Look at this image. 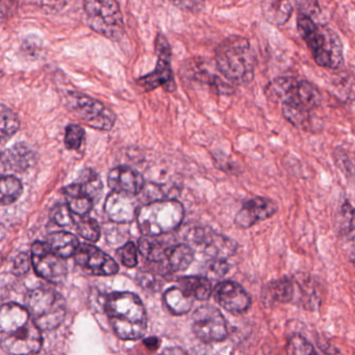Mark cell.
<instances>
[{
  "instance_id": "obj_25",
  "label": "cell",
  "mask_w": 355,
  "mask_h": 355,
  "mask_svg": "<svg viewBox=\"0 0 355 355\" xmlns=\"http://www.w3.org/2000/svg\"><path fill=\"white\" fill-rule=\"evenodd\" d=\"M164 302L170 313L175 315H186L192 309L194 299L187 295L180 286L168 288L164 294Z\"/></svg>"
},
{
  "instance_id": "obj_32",
  "label": "cell",
  "mask_w": 355,
  "mask_h": 355,
  "mask_svg": "<svg viewBox=\"0 0 355 355\" xmlns=\"http://www.w3.org/2000/svg\"><path fill=\"white\" fill-rule=\"evenodd\" d=\"M286 352L294 355L313 354L315 353V348L306 338H303L300 334H295L288 340Z\"/></svg>"
},
{
  "instance_id": "obj_27",
  "label": "cell",
  "mask_w": 355,
  "mask_h": 355,
  "mask_svg": "<svg viewBox=\"0 0 355 355\" xmlns=\"http://www.w3.org/2000/svg\"><path fill=\"white\" fill-rule=\"evenodd\" d=\"M19 128V118L15 112L6 105H0V144L12 138Z\"/></svg>"
},
{
  "instance_id": "obj_10",
  "label": "cell",
  "mask_w": 355,
  "mask_h": 355,
  "mask_svg": "<svg viewBox=\"0 0 355 355\" xmlns=\"http://www.w3.org/2000/svg\"><path fill=\"white\" fill-rule=\"evenodd\" d=\"M155 49L157 55V67L150 73L139 78L137 84L146 92L159 88H163L167 92H175L176 83L171 66V47L163 34L157 35L155 38Z\"/></svg>"
},
{
  "instance_id": "obj_15",
  "label": "cell",
  "mask_w": 355,
  "mask_h": 355,
  "mask_svg": "<svg viewBox=\"0 0 355 355\" xmlns=\"http://www.w3.org/2000/svg\"><path fill=\"white\" fill-rule=\"evenodd\" d=\"M211 295L220 306L234 315L246 313L251 306L250 295L241 284L232 280L218 282Z\"/></svg>"
},
{
  "instance_id": "obj_12",
  "label": "cell",
  "mask_w": 355,
  "mask_h": 355,
  "mask_svg": "<svg viewBox=\"0 0 355 355\" xmlns=\"http://www.w3.org/2000/svg\"><path fill=\"white\" fill-rule=\"evenodd\" d=\"M31 259L37 275L47 282L61 284L67 277L68 268L65 259L55 254L47 243H35Z\"/></svg>"
},
{
  "instance_id": "obj_31",
  "label": "cell",
  "mask_w": 355,
  "mask_h": 355,
  "mask_svg": "<svg viewBox=\"0 0 355 355\" xmlns=\"http://www.w3.org/2000/svg\"><path fill=\"white\" fill-rule=\"evenodd\" d=\"M76 227H78V234L86 240L91 241V242H97L101 238V227H99L98 223L92 218L82 216V218L78 220V224H76Z\"/></svg>"
},
{
  "instance_id": "obj_22",
  "label": "cell",
  "mask_w": 355,
  "mask_h": 355,
  "mask_svg": "<svg viewBox=\"0 0 355 355\" xmlns=\"http://www.w3.org/2000/svg\"><path fill=\"white\" fill-rule=\"evenodd\" d=\"M178 284L194 300H207L213 293V284L205 276H184L178 278Z\"/></svg>"
},
{
  "instance_id": "obj_7",
  "label": "cell",
  "mask_w": 355,
  "mask_h": 355,
  "mask_svg": "<svg viewBox=\"0 0 355 355\" xmlns=\"http://www.w3.org/2000/svg\"><path fill=\"white\" fill-rule=\"evenodd\" d=\"M26 309L41 330H53L65 319V299L51 288H38L26 294Z\"/></svg>"
},
{
  "instance_id": "obj_26",
  "label": "cell",
  "mask_w": 355,
  "mask_h": 355,
  "mask_svg": "<svg viewBox=\"0 0 355 355\" xmlns=\"http://www.w3.org/2000/svg\"><path fill=\"white\" fill-rule=\"evenodd\" d=\"M24 192L21 182L15 176L0 175V205L16 202Z\"/></svg>"
},
{
  "instance_id": "obj_33",
  "label": "cell",
  "mask_w": 355,
  "mask_h": 355,
  "mask_svg": "<svg viewBox=\"0 0 355 355\" xmlns=\"http://www.w3.org/2000/svg\"><path fill=\"white\" fill-rule=\"evenodd\" d=\"M85 138V130L78 124H70L66 128L65 145L70 150H76L82 146Z\"/></svg>"
},
{
  "instance_id": "obj_28",
  "label": "cell",
  "mask_w": 355,
  "mask_h": 355,
  "mask_svg": "<svg viewBox=\"0 0 355 355\" xmlns=\"http://www.w3.org/2000/svg\"><path fill=\"white\" fill-rule=\"evenodd\" d=\"M167 247L163 243L155 240L153 236H144L139 241V251L141 254L153 263H163L165 259V250Z\"/></svg>"
},
{
  "instance_id": "obj_23",
  "label": "cell",
  "mask_w": 355,
  "mask_h": 355,
  "mask_svg": "<svg viewBox=\"0 0 355 355\" xmlns=\"http://www.w3.org/2000/svg\"><path fill=\"white\" fill-rule=\"evenodd\" d=\"M46 243L55 254L63 259L73 257L80 246L78 239L66 232H53L49 234Z\"/></svg>"
},
{
  "instance_id": "obj_9",
  "label": "cell",
  "mask_w": 355,
  "mask_h": 355,
  "mask_svg": "<svg viewBox=\"0 0 355 355\" xmlns=\"http://www.w3.org/2000/svg\"><path fill=\"white\" fill-rule=\"evenodd\" d=\"M67 107L78 119L98 130H111L115 125L116 115L103 103L78 92H70Z\"/></svg>"
},
{
  "instance_id": "obj_14",
  "label": "cell",
  "mask_w": 355,
  "mask_h": 355,
  "mask_svg": "<svg viewBox=\"0 0 355 355\" xmlns=\"http://www.w3.org/2000/svg\"><path fill=\"white\" fill-rule=\"evenodd\" d=\"M74 259L78 265L93 275L111 276L119 271V266L113 257L91 244H80Z\"/></svg>"
},
{
  "instance_id": "obj_2",
  "label": "cell",
  "mask_w": 355,
  "mask_h": 355,
  "mask_svg": "<svg viewBox=\"0 0 355 355\" xmlns=\"http://www.w3.org/2000/svg\"><path fill=\"white\" fill-rule=\"evenodd\" d=\"M41 329L26 306L7 303L0 306V347L10 354H35L42 348Z\"/></svg>"
},
{
  "instance_id": "obj_35",
  "label": "cell",
  "mask_w": 355,
  "mask_h": 355,
  "mask_svg": "<svg viewBox=\"0 0 355 355\" xmlns=\"http://www.w3.org/2000/svg\"><path fill=\"white\" fill-rule=\"evenodd\" d=\"M51 218L55 224L63 227L73 223V213L70 211L68 205H59L53 207L51 211Z\"/></svg>"
},
{
  "instance_id": "obj_4",
  "label": "cell",
  "mask_w": 355,
  "mask_h": 355,
  "mask_svg": "<svg viewBox=\"0 0 355 355\" xmlns=\"http://www.w3.org/2000/svg\"><path fill=\"white\" fill-rule=\"evenodd\" d=\"M297 28L317 65L327 69H338L344 65L342 40L334 30L315 24L304 14H299Z\"/></svg>"
},
{
  "instance_id": "obj_6",
  "label": "cell",
  "mask_w": 355,
  "mask_h": 355,
  "mask_svg": "<svg viewBox=\"0 0 355 355\" xmlns=\"http://www.w3.org/2000/svg\"><path fill=\"white\" fill-rule=\"evenodd\" d=\"M136 218L144 236H159L180 227L184 221V207L175 199H159L143 205Z\"/></svg>"
},
{
  "instance_id": "obj_16",
  "label": "cell",
  "mask_w": 355,
  "mask_h": 355,
  "mask_svg": "<svg viewBox=\"0 0 355 355\" xmlns=\"http://www.w3.org/2000/svg\"><path fill=\"white\" fill-rule=\"evenodd\" d=\"M277 209V205L272 199L255 197L244 203L234 218V223L239 228L247 230L269 219L275 215Z\"/></svg>"
},
{
  "instance_id": "obj_8",
  "label": "cell",
  "mask_w": 355,
  "mask_h": 355,
  "mask_svg": "<svg viewBox=\"0 0 355 355\" xmlns=\"http://www.w3.org/2000/svg\"><path fill=\"white\" fill-rule=\"evenodd\" d=\"M84 9L94 32L112 41L121 40L125 28L117 0H85Z\"/></svg>"
},
{
  "instance_id": "obj_40",
  "label": "cell",
  "mask_w": 355,
  "mask_h": 355,
  "mask_svg": "<svg viewBox=\"0 0 355 355\" xmlns=\"http://www.w3.org/2000/svg\"><path fill=\"white\" fill-rule=\"evenodd\" d=\"M6 234H7V230H6L5 226L3 224H0V241L3 240Z\"/></svg>"
},
{
  "instance_id": "obj_1",
  "label": "cell",
  "mask_w": 355,
  "mask_h": 355,
  "mask_svg": "<svg viewBox=\"0 0 355 355\" xmlns=\"http://www.w3.org/2000/svg\"><path fill=\"white\" fill-rule=\"evenodd\" d=\"M266 94L272 101L282 103V114L288 122L303 130H309L311 112L322 101L321 92L315 85L290 76L270 83Z\"/></svg>"
},
{
  "instance_id": "obj_24",
  "label": "cell",
  "mask_w": 355,
  "mask_h": 355,
  "mask_svg": "<svg viewBox=\"0 0 355 355\" xmlns=\"http://www.w3.org/2000/svg\"><path fill=\"white\" fill-rule=\"evenodd\" d=\"M293 14V7L288 0H266L263 3V15L269 24L282 26Z\"/></svg>"
},
{
  "instance_id": "obj_20",
  "label": "cell",
  "mask_w": 355,
  "mask_h": 355,
  "mask_svg": "<svg viewBox=\"0 0 355 355\" xmlns=\"http://www.w3.org/2000/svg\"><path fill=\"white\" fill-rule=\"evenodd\" d=\"M195 259V251L190 245L178 244L167 247L165 250V259L170 271H184L190 267Z\"/></svg>"
},
{
  "instance_id": "obj_13",
  "label": "cell",
  "mask_w": 355,
  "mask_h": 355,
  "mask_svg": "<svg viewBox=\"0 0 355 355\" xmlns=\"http://www.w3.org/2000/svg\"><path fill=\"white\" fill-rule=\"evenodd\" d=\"M189 240L201 247L209 259H227L236 252V241L209 228H196L191 232Z\"/></svg>"
},
{
  "instance_id": "obj_29",
  "label": "cell",
  "mask_w": 355,
  "mask_h": 355,
  "mask_svg": "<svg viewBox=\"0 0 355 355\" xmlns=\"http://www.w3.org/2000/svg\"><path fill=\"white\" fill-rule=\"evenodd\" d=\"M80 184L94 202L98 201L99 197L103 194V182L94 171L92 170L85 171L80 178Z\"/></svg>"
},
{
  "instance_id": "obj_30",
  "label": "cell",
  "mask_w": 355,
  "mask_h": 355,
  "mask_svg": "<svg viewBox=\"0 0 355 355\" xmlns=\"http://www.w3.org/2000/svg\"><path fill=\"white\" fill-rule=\"evenodd\" d=\"M230 270L226 259H209L203 268V276L211 280L222 279Z\"/></svg>"
},
{
  "instance_id": "obj_19",
  "label": "cell",
  "mask_w": 355,
  "mask_h": 355,
  "mask_svg": "<svg viewBox=\"0 0 355 355\" xmlns=\"http://www.w3.org/2000/svg\"><path fill=\"white\" fill-rule=\"evenodd\" d=\"M295 284L288 277L269 282L263 286L261 292V299L265 305H274L276 303H288L294 299Z\"/></svg>"
},
{
  "instance_id": "obj_11",
  "label": "cell",
  "mask_w": 355,
  "mask_h": 355,
  "mask_svg": "<svg viewBox=\"0 0 355 355\" xmlns=\"http://www.w3.org/2000/svg\"><path fill=\"white\" fill-rule=\"evenodd\" d=\"M192 330L195 336L205 343L222 342L230 334L225 318L217 307L211 305H203L194 311Z\"/></svg>"
},
{
  "instance_id": "obj_36",
  "label": "cell",
  "mask_w": 355,
  "mask_h": 355,
  "mask_svg": "<svg viewBox=\"0 0 355 355\" xmlns=\"http://www.w3.org/2000/svg\"><path fill=\"white\" fill-rule=\"evenodd\" d=\"M169 3L182 11L197 13L205 7L207 0H169Z\"/></svg>"
},
{
  "instance_id": "obj_38",
  "label": "cell",
  "mask_w": 355,
  "mask_h": 355,
  "mask_svg": "<svg viewBox=\"0 0 355 355\" xmlns=\"http://www.w3.org/2000/svg\"><path fill=\"white\" fill-rule=\"evenodd\" d=\"M32 3L49 13H55L65 7L66 0H32Z\"/></svg>"
},
{
  "instance_id": "obj_34",
  "label": "cell",
  "mask_w": 355,
  "mask_h": 355,
  "mask_svg": "<svg viewBox=\"0 0 355 355\" xmlns=\"http://www.w3.org/2000/svg\"><path fill=\"white\" fill-rule=\"evenodd\" d=\"M117 257L125 267L135 268L138 265V250L132 242L126 243L120 247L117 250Z\"/></svg>"
},
{
  "instance_id": "obj_21",
  "label": "cell",
  "mask_w": 355,
  "mask_h": 355,
  "mask_svg": "<svg viewBox=\"0 0 355 355\" xmlns=\"http://www.w3.org/2000/svg\"><path fill=\"white\" fill-rule=\"evenodd\" d=\"M64 193L70 211L80 217L86 216L94 207V200L85 192L80 182L66 187Z\"/></svg>"
},
{
  "instance_id": "obj_39",
  "label": "cell",
  "mask_w": 355,
  "mask_h": 355,
  "mask_svg": "<svg viewBox=\"0 0 355 355\" xmlns=\"http://www.w3.org/2000/svg\"><path fill=\"white\" fill-rule=\"evenodd\" d=\"M31 263H32L31 257L26 254V253H20L16 257L15 263H14V273L18 276L24 275L30 270Z\"/></svg>"
},
{
  "instance_id": "obj_5",
  "label": "cell",
  "mask_w": 355,
  "mask_h": 355,
  "mask_svg": "<svg viewBox=\"0 0 355 355\" xmlns=\"http://www.w3.org/2000/svg\"><path fill=\"white\" fill-rule=\"evenodd\" d=\"M219 73L232 85L248 84L254 78L255 53L250 42L242 37H230L216 51Z\"/></svg>"
},
{
  "instance_id": "obj_18",
  "label": "cell",
  "mask_w": 355,
  "mask_h": 355,
  "mask_svg": "<svg viewBox=\"0 0 355 355\" xmlns=\"http://www.w3.org/2000/svg\"><path fill=\"white\" fill-rule=\"evenodd\" d=\"M107 184L116 192L128 193L136 196L144 189L145 180L142 174L132 168L120 166L110 171Z\"/></svg>"
},
{
  "instance_id": "obj_3",
  "label": "cell",
  "mask_w": 355,
  "mask_h": 355,
  "mask_svg": "<svg viewBox=\"0 0 355 355\" xmlns=\"http://www.w3.org/2000/svg\"><path fill=\"white\" fill-rule=\"evenodd\" d=\"M105 311L118 338L136 340L146 334L148 328L146 309L134 293L115 292L107 297Z\"/></svg>"
},
{
  "instance_id": "obj_17",
  "label": "cell",
  "mask_w": 355,
  "mask_h": 355,
  "mask_svg": "<svg viewBox=\"0 0 355 355\" xmlns=\"http://www.w3.org/2000/svg\"><path fill=\"white\" fill-rule=\"evenodd\" d=\"M107 217L116 223H130L138 213V205L135 195L113 191L105 203Z\"/></svg>"
},
{
  "instance_id": "obj_37",
  "label": "cell",
  "mask_w": 355,
  "mask_h": 355,
  "mask_svg": "<svg viewBox=\"0 0 355 355\" xmlns=\"http://www.w3.org/2000/svg\"><path fill=\"white\" fill-rule=\"evenodd\" d=\"M137 279H138V284L144 290L157 292L162 286L161 282L157 280V277L153 273H149V272H140Z\"/></svg>"
}]
</instances>
